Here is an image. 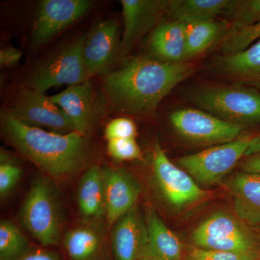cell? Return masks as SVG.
<instances>
[{
  "mask_svg": "<svg viewBox=\"0 0 260 260\" xmlns=\"http://www.w3.org/2000/svg\"><path fill=\"white\" fill-rule=\"evenodd\" d=\"M225 25L214 20L186 24V61L200 55L211 47L221 36Z\"/></svg>",
  "mask_w": 260,
  "mask_h": 260,
  "instance_id": "obj_24",
  "label": "cell"
},
{
  "mask_svg": "<svg viewBox=\"0 0 260 260\" xmlns=\"http://www.w3.org/2000/svg\"><path fill=\"white\" fill-rule=\"evenodd\" d=\"M105 189V217L107 225L114 226L119 218L133 207L141 193V186L129 173L124 169H103Z\"/></svg>",
  "mask_w": 260,
  "mask_h": 260,
  "instance_id": "obj_13",
  "label": "cell"
},
{
  "mask_svg": "<svg viewBox=\"0 0 260 260\" xmlns=\"http://www.w3.org/2000/svg\"><path fill=\"white\" fill-rule=\"evenodd\" d=\"M124 32L121 47L128 50L167 11L169 1L121 0Z\"/></svg>",
  "mask_w": 260,
  "mask_h": 260,
  "instance_id": "obj_16",
  "label": "cell"
},
{
  "mask_svg": "<svg viewBox=\"0 0 260 260\" xmlns=\"http://www.w3.org/2000/svg\"><path fill=\"white\" fill-rule=\"evenodd\" d=\"M62 245L70 260H108L107 236L100 220H85L70 229L62 238Z\"/></svg>",
  "mask_w": 260,
  "mask_h": 260,
  "instance_id": "obj_14",
  "label": "cell"
},
{
  "mask_svg": "<svg viewBox=\"0 0 260 260\" xmlns=\"http://www.w3.org/2000/svg\"><path fill=\"white\" fill-rule=\"evenodd\" d=\"M3 135L25 158L57 179L71 177L86 159V144L78 132L60 134L20 122L5 111L1 114Z\"/></svg>",
  "mask_w": 260,
  "mask_h": 260,
  "instance_id": "obj_2",
  "label": "cell"
},
{
  "mask_svg": "<svg viewBox=\"0 0 260 260\" xmlns=\"http://www.w3.org/2000/svg\"><path fill=\"white\" fill-rule=\"evenodd\" d=\"M18 260H63L54 251L42 248L32 247L22 257Z\"/></svg>",
  "mask_w": 260,
  "mask_h": 260,
  "instance_id": "obj_32",
  "label": "cell"
},
{
  "mask_svg": "<svg viewBox=\"0 0 260 260\" xmlns=\"http://www.w3.org/2000/svg\"><path fill=\"white\" fill-rule=\"evenodd\" d=\"M192 245L208 250L260 254L259 234L237 215L219 210L208 216L191 234Z\"/></svg>",
  "mask_w": 260,
  "mask_h": 260,
  "instance_id": "obj_3",
  "label": "cell"
},
{
  "mask_svg": "<svg viewBox=\"0 0 260 260\" xmlns=\"http://www.w3.org/2000/svg\"><path fill=\"white\" fill-rule=\"evenodd\" d=\"M137 126L135 123L125 117L116 118L109 122L105 129V136L108 140L135 138Z\"/></svg>",
  "mask_w": 260,
  "mask_h": 260,
  "instance_id": "obj_31",
  "label": "cell"
},
{
  "mask_svg": "<svg viewBox=\"0 0 260 260\" xmlns=\"http://www.w3.org/2000/svg\"><path fill=\"white\" fill-rule=\"evenodd\" d=\"M88 0H44L39 5L32 32V45L40 47L83 16L91 8Z\"/></svg>",
  "mask_w": 260,
  "mask_h": 260,
  "instance_id": "obj_11",
  "label": "cell"
},
{
  "mask_svg": "<svg viewBox=\"0 0 260 260\" xmlns=\"http://www.w3.org/2000/svg\"><path fill=\"white\" fill-rule=\"evenodd\" d=\"M21 51L14 47H7L0 50V64L2 67H12L21 58Z\"/></svg>",
  "mask_w": 260,
  "mask_h": 260,
  "instance_id": "obj_33",
  "label": "cell"
},
{
  "mask_svg": "<svg viewBox=\"0 0 260 260\" xmlns=\"http://www.w3.org/2000/svg\"><path fill=\"white\" fill-rule=\"evenodd\" d=\"M169 119L178 134L197 144L229 143L239 138L243 129L242 126L199 109H179L173 112Z\"/></svg>",
  "mask_w": 260,
  "mask_h": 260,
  "instance_id": "obj_8",
  "label": "cell"
},
{
  "mask_svg": "<svg viewBox=\"0 0 260 260\" xmlns=\"http://www.w3.org/2000/svg\"><path fill=\"white\" fill-rule=\"evenodd\" d=\"M20 218L25 229L42 246H58L62 241L59 203L47 179L39 177L32 181Z\"/></svg>",
  "mask_w": 260,
  "mask_h": 260,
  "instance_id": "obj_4",
  "label": "cell"
},
{
  "mask_svg": "<svg viewBox=\"0 0 260 260\" xmlns=\"http://www.w3.org/2000/svg\"><path fill=\"white\" fill-rule=\"evenodd\" d=\"M234 213L251 228H260V174L241 172L228 183Z\"/></svg>",
  "mask_w": 260,
  "mask_h": 260,
  "instance_id": "obj_18",
  "label": "cell"
},
{
  "mask_svg": "<svg viewBox=\"0 0 260 260\" xmlns=\"http://www.w3.org/2000/svg\"><path fill=\"white\" fill-rule=\"evenodd\" d=\"M186 24L172 20L159 25L150 39V49L159 60L187 62L186 59Z\"/></svg>",
  "mask_w": 260,
  "mask_h": 260,
  "instance_id": "obj_20",
  "label": "cell"
},
{
  "mask_svg": "<svg viewBox=\"0 0 260 260\" xmlns=\"http://www.w3.org/2000/svg\"><path fill=\"white\" fill-rule=\"evenodd\" d=\"M260 39V20L246 28L235 32H231L223 44L225 54L239 52L249 47Z\"/></svg>",
  "mask_w": 260,
  "mask_h": 260,
  "instance_id": "obj_27",
  "label": "cell"
},
{
  "mask_svg": "<svg viewBox=\"0 0 260 260\" xmlns=\"http://www.w3.org/2000/svg\"><path fill=\"white\" fill-rule=\"evenodd\" d=\"M153 172L155 184L167 204L182 210L198 203L207 196L192 177L173 164L161 146L154 147Z\"/></svg>",
  "mask_w": 260,
  "mask_h": 260,
  "instance_id": "obj_9",
  "label": "cell"
},
{
  "mask_svg": "<svg viewBox=\"0 0 260 260\" xmlns=\"http://www.w3.org/2000/svg\"><path fill=\"white\" fill-rule=\"evenodd\" d=\"M85 38H78L37 68L28 81L32 90L44 93L53 87L73 86L88 80L83 54Z\"/></svg>",
  "mask_w": 260,
  "mask_h": 260,
  "instance_id": "obj_7",
  "label": "cell"
},
{
  "mask_svg": "<svg viewBox=\"0 0 260 260\" xmlns=\"http://www.w3.org/2000/svg\"><path fill=\"white\" fill-rule=\"evenodd\" d=\"M242 172L260 174V153L245 156L241 164Z\"/></svg>",
  "mask_w": 260,
  "mask_h": 260,
  "instance_id": "obj_34",
  "label": "cell"
},
{
  "mask_svg": "<svg viewBox=\"0 0 260 260\" xmlns=\"http://www.w3.org/2000/svg\"><path fill=\"white\" fill-rule=\"evenodd\" d=\"M194 71L190 63H171L138 56L109 73L105 89L113 104L133 115H148Z\"/></svg>",
  "mask_w": 260,
  "mask_h": 260,
  "instance_id": "obj_1",
  "label": "cell"
},
{
  "mask_svg": "<svg viewBox=\"0 0 260 260\" xmlns=\"http://www.w3.org/2000/svg\"><path fill=\"white\" fill-rule=\"evenodd\" d=\"M77 202L85 220H100L105 216V189L102 168L93 166L82 176L77 190Z\"/></svg>",
  "mask_w": 260,
  "mask_h": 260,
  "instance_id": "obj_21",
  "label": "cell"
},
{
  "mask_svg": "<svg viewBox=\"0 0 260 260\" xmlns=\"http://www.w3.org/2000/svg\"><path fill=\"white\" fill-rule=\"evenodd\" d=\"M22 170L18 165L6 160L1 154L0 164V196L5 198L14 189L21 177Z\"/></svg>",
  "mask_w": 260,
  "mask_h": 260,
  "instance_id": "obj_30",
  "label": "cell"
},
{
  "mask_svg": "<svg viewBox=\"0 0 260 260\" xmlns=\"http://www.w3.org/2000/svg\"><path fill=\"white\" fill-rule=\"evenodd\" d=\"M8 111L17 120L32 127L60 134L76 132L64 111L51 97L32 89L22 91Z\"/></svg>",
  "mask_w": 260,
  "mask_h": 260,
  "instance_id": "obj_10",
  "label": "cell"
},
{
  "mask_svg": "<svg viewBox=\"0 0 260 260\" xmlns=\"http://www.w3.org/2000/svg\"><path fill=\"white\" fill-rule=\"evenodd\" d=\"M183 260H260V254H238L208 250L192 246L184 251Z\"/></svg>",
  "mask_w": 260,
  "mask_h": 260,
  "instance_id": "obj_28",
  "label": "cell"
},
{
  "mask_svg": "<svg viewBox=\"0 0 260 260\" xmlns=\"http://www.w3.org/2000/svg\"><path fill=\"white\" fill-rule=\"evenodd\" d=\"M32 246L19 228L9 220L0 223V260H18Z\"/></svg>",
  "mask_w": 260,
  "mask_h": 260,
  "instance_id": "obj_25",
  "label": "cell"
},
{
  "mask_svg": "<svg viewBox=\"0 0 260 260\" xmlns=\"http://www.w3.org/2000/svg\"><path fill=\"white\" fill-rule=\"evenodd\" d=\"M257 153H260V134L253 138L250 146L248 149L245 156Z\"/></svg>",
  "mask_w": 260,
  "mask_h": 260,
  "instance_id": "obj_35",
  "label": "cell"
},
{
  "mask_svg": "<svg viewBox=\"0 0 260 260\" xmlns=\"http://www.w3.org/2000/svg\"><path fill=\"white\" fill-rule=\"evenodd\" d=\"M51 99L64 111L75 131L83 136L88 134L93 126L95 113V95L90 80L70 86Z\"/></svg>",
  "mask_w": 260,
  "mask_h": 260,
  "instance_id": "obj_17",
  "label": "cell"
},
{
  "mask_svg": "<svg viewBox=\"0 0 260 260\" xmlns=\"http://www.w3.org/2000/svg\"><path fill=\"white\" fill-rule=\"evenodd\" d=\"M146 223L149 236V249L146 254H151L160 260L184 259V248L180 240L155 210H149Z\"/></svg>",
  "mask_w": 260,
  "mask_h": 260,
  "instance_id": "obj_22",
  "label": "cell"
},
{
  "mask_svg": "<svg viewBox=\"0 0 260 260\" xmlns=\"http://www.w3.org/2000/svg\"><path fill=\"white\" fill-rule=\"evenodd\" d=\"M215 68L222 76L260 87V39L244 50L219 58Z\"/></svg>",
  "mask_w": 260,
  "mask_h": 260,
  "instance_id": "obj_19",
  "label": "cell"
},
{
  "mask_svg": "<svg viewBox=\"0 0 260 260\" xmlns=\"http://www.w3.org/2000/svg\"><path fill=\"white\" fill-rule=\"evenodd\" d=\"M205 112L239 126L260 123V93L244 86H209L193 95Z\"/></svg>",
  "mask_w": 260,
  "mask_h": 260,
  "instance_id": "obj_5",
  "label": "cell"
},
{
  "mask_svg": "<svg viewBox=\"0 0 260 260\" xmlns=\"http://www.w3.org/2000/svg\"><path fill=\"white\" fill-rule=\"evenodd\" d=\"M231 0H172L167 12L176 21L185 24L214 20L219 15L229 13Z\"/></svg>",
  "mask_w": 260,
  "mask_h": 260,
  "instance_id": "obj_23",
  "label": "cell"
},
{
  "mask_svg": "<svg viewBox=\"0 0 260 260\" xmlns=\"http://www.w3.org/2000/svg\"><path fill=\"white\" fill-rule=\"evenodd\" d=\"M119 48L118 25L114 20L101 22L85 35L83 54L89 77L105 72L115 59Z\"/></svg>",
  "mask_w": 260,
  "mask_h": 260,
  "instance_id": "obj_15",
  "label": "cell"
},
{
  "mask_svg": "<svg viewBox=\"0 0 260 260\" xmlns=\"http://www.w3.org/2000/svg\"><path fill=\"white\" fill-rule=\"evenodd\" d=\"M229 13L233 19L231 32L250 26L260 20V0L233 1Z\"/></svg>",
  "mask_w": 260,
  "mask_h": 260,
  "instance_id": "obj_26",
  "label": "cell"
},
{
  "mask_svg": "<svg viewBox=\"0 0 260 260\" xmlns=\"http://www.w3.org/2000/svg\"><path fill=\"white\" fill-rule=\"evenodd\" d=\"M108 152L116 160H138L142 158V153L135 138H124L108 140Z\"/></svg>",
  "mask_w": 260,
  "mask_h": 260,
  "instance_id": "obj_29",
  "label": "cell"
},
{
  "mask_svg": "<svg viewBox=\"0 0 260 260\" xmlns=\"http://www.w3.org/2000/svg\"><path fill=\"white\" fill-rule=\"evenodd\" d=\"M140 260H160V259H158V258H157V257H155V256L151 255V254H146V255L143 256V257H142L141 259H140Z\"/></svg>",
  "mask_w": 260,
  "mask_h": 260,
  "instance_id": "obj_36",
  "label": "cell"
},
{
  "mask_svg": "<svg viewBox=\"0 0 260 260\" xmlns=\"http://www.w3.org/2000/svg\"><path fill=\"white\" fill-rule=\"evenodd\" d=\"M252 139L248 135L239 137L229 143L181 157L178 162L195 181L203 185H213L245 157Z\"/></svg>",
  "mask_w": 260,
  "mask_h": 260,
  "instance_id": "obj_6",
  "label": "cell"
},
{
  "mask_svg": "<svg viewBox=\"0 0 260 260\" xmlns=\"http://www.w3.org/2000/svg\"><path fill=\"white\" fill-rule=\"evenodd\" d=\"M148 249L146 219L136 205L113 226L111 252L114 260H140L148 253Z\"/></svg>",
  "mask_w": 260,
  "mask_h": 260,
  "instance_id": "obj_12",
  "label": "cell"
}]
</instances>
